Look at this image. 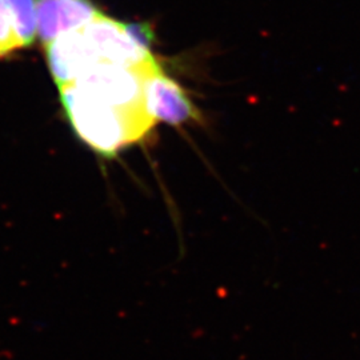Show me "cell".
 Segmentation results:
<instances>
[{
    "instance_id": "obj_1",
    "label": "cell",
    "mask_w": 360,
    "mask_h": 360,
    "mask_svg": "<svg viewBox=\"0 0 360 360\" xmlns=\"http://www.w3.org/2000/svg\"><path fill=\"white\" fill-rule=\"evenodd\" d=\"M144 95L147 108L158 123H167L174 127L205 123V116L187 91L168 77L156 59L147 68Z\"/></svg>"
},
{
    "instance_id": "obj_2",
    "label": "cell",
    "mask_w": 360,
    "mask_h": 360,
    "mask_svg": "<svg viewBox=\"0 0 360 360\" xmlns=\"http://www.w3.org/2000/svg\"><path fill=\"white\" fill-rule=\"evenodd\" d=\"M40 41L46 47L68 31L87 25L101 15L91 0H35Z\"/></svg>"
},
{
    "instance_id": "obj_3",
    "label": "cell",
    "mask_w": 360,
    "mask_h": 360,
    "mask_svg": "<svg viewBox=\"0 0 360 360\" xmlns=\"http://www.w3.org/2000/svg\"><path fill=\"white\" fill-rule=\"evenodd\" d=\"M13 15L16 31L23 46H31L38 35L37 1L35 0H1Z\"/></svg>"
},
{
    "instance_id": "obj_4",
    "label": "cell",
    "mask_w": 360,
    "mask_h": 360,
    "mask_svg": "<svg viewBox=\"0 0 360 360\" xmlns=\"http://www.w3.org/2000/svg\"><path fill=\"white\" fill-rule=\"evenodd\" d=\"M22 47L25 46L16 31L13 15L0 0V58H7Z\"/></svg>"
}]
</instances>
